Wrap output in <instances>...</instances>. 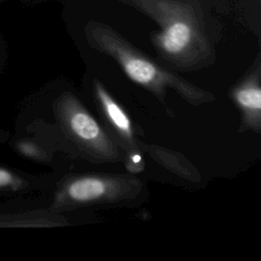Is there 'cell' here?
Returning a JSON list of instances; mask_svg holds the SVG:
<instances>
[{"mask_svg":"<svg viewBox=\"0 0 261 261\" xmlns=\"http://www.w3.org/2000/svg\"><path fill=\"white\" fill-rule=\"evenodd\" d=\"M158 24L151 35L162 59L181 70L210 65L214 47L196 0H120Z\"/></svg>","mask_w":261,"mask_h":261,"instance_id":"6da1fadb","label":"cell"},{"mask_svg":"<svg viewBox=\"0 0 261 261\" xmlns=\"http://www.w3.org/2000/svg\"><path fill=\"white\" fill-rule=\"evenodd\" d=\"M85 37L92 48L111 57L132 81L146 88L161 102H164L168 89L194 106L214 100L211 93L158 64L108 24L89 20L85 25Z\"/></svg>","mask_w":261,"mask_h":261,"instance_id":"7a4b0ae2","label":"cell"},{"mask_svg":"<svg viewBox=\"0 0 261 261\" xmlns=\"http://www.w3.org/2000/svg\"><path fill=\"white\" fill-rule=\"evenodd\" d=\"M144 188L137 177L125 174L74 175L58 190L54 207L70 211L94 205L129 204L142 196Z\"/></svg>","mask_w":261,"mask_h":261,"instance_id":"3957f363","label":"cell"},{"mask_svg":"<svg viewBox=\"0 0 261 261\" xmlns=\"http://www.w3.org/2000/svg\"><path fill=\"white\" fill-rule=\"evenodd\" d=\"M56 113L66 137L91 160L117 162L124 159L119 146L71 93L58 100Z\"/></svg>","mask_w":261,"mask_h":261,"instance_id":"277c9868","label":"cell"},{"mask_svg":"<svg viewBox=\"0 0 261 261\" xmlns=\"http://www.w3.org/2000/svg\"><path fill=\"white\" fill-rule=\"evenodd\" d=\"M93 92L97 108L107 127L114 135L113 140L116 144L126 154L139 151L136 133L127 113L97 80L93 83Z\"/></svg>","mask_w":261,"mask_h":261,"instance_id":"5b68a950","label":"cell"},{"mask_svg":"<svg viewBox=\"0 0 261 261\" xmlns=\"http://www.w3.org/2000/svg\"><path fill=\"white\" fill-rule=\"evenodd\" d=\"M232 98L242 112L246 128L259 132L261 128V88L259 67L232 90Z\"/></svg>","mask_w":261,"mask_h":261,"instance_id":"8992f818","label":"cell"},{"mask_svg":"<svg viewBox=\"0 0 261 261\" xmlns=\"http://www.w3.org/2000/svg\"><path fill=\"white\" fill-rule=\"evenodd\" d=\"M12 179H13L12 174L9 171L0 168V187L10 184Z\"/></svg>","mask_w":261,"mask_h":261,"instance_id":"52a82bcc","label":"cell"}]
</instances>
